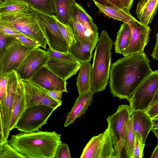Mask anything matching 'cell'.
<instances>
[{
    "label": "cell",
    "instance_id": "16",
    "mask_svg": "<svg viewBox=\"0 0 158 158\" xmlns=\"http://www.w3.org/2000/svg\"><path fill=\"white\" fill-rule=\"evenodd\" d=\"M30 80L42 89L68 93L66 81L56 75L45 66L38 71Z\"/></svg>",
    "mask_w": 158,
    "mask_h": 158
},
{
    "label": "cell",
    "instance_id": "33",
    "mask_svg": "<svg viewBox=\"0 0 158 158\" xmlns=\"http://www.w3.org/2000/svg\"><path fill=\"white\" fill-rule=\"evenodd\" d=\"M18 40L14 36L0 32V53Z\"/></svg>",
    "mask_w": 158,
    "mask_h": 158
},
{
    "label": "cell",
    "instance_id": "26",
    "mask_svg": "<svg viewBox=\"0 0 158 158\" xmlns=\"http://www.w3.org/2000/svg\"><path fill=\"white\" fill-rule=\"evenodd\" d=\"M131 31L127 23H123L120 25L114 43L116 53L122 54L123 51L129 45L131 38Z\"/></svg>",
    "mask_w": 158,
    "mask_h": 158
},
{
    "label": "cell",
    "instance_id": "29",
    "mask_svg": "<svg viewBox=\"0 0 158 158\" xmlns=\"http://www.w3.org/2000/svg\"><path fill=\"white\" fill-rule=\"evenodd\" d=\"M35 9L51 15H55L54 0H23Z\"/></svg>",
    "mask_w": 158,
    "mask_h": 158
},
{
    "label": "cell",
    "instance_id": "34",
    "mask_svg": "<svg viewBox=\"0 0 158 158\" xmlns=\"http://www.w3.org/2000/svg\"><path fill=\"white\" fill-rule=\"evenodd\" d=\"M145 143L135 135L133 158H142L144 156L143 151Z\"/></svg>",
    "mask_w": 158,
    "mask_h": 158
},
{
    "label": "cell",
    "instance_id": "27",
    "mask_svg": "<svg viewBox=\"0 0 158 158\" xmlns=\"http://www.w3.org/2000/svg\"><path fill=\"white\" fill-rule=\"evenodd\" d=\"M30 7L27 3L23 0H5L0 3V16L21 12Z\"/></svg>",
    "mask_w": 158,
    "mask_h": 158
},
{
    "label": "cell",
    "instance_id": "39",
    "mask_svg": "<svg viewBox=\"0 0 158 158\" xmlns=\"http://www.w3.org/2000/svg\"><path fill=\"white\" fill-rule=\"evenodd\" d=\"M42 89L46 94L52 99L57 101H61L63 93L61 91L58 90H49Z\"/></svg>",
    "mask_w": 158,
    "mask_h": 158
},
{
    "label": "cell",
    "instance_id": "17",
    "mask_svg": "<svg viewBox=\"0 0 158 158\" xmlns=\"http://www.w3.org/2000/svg\"><path fill=\"white\" fill-rule=\"evenodd\" d=\"M20 80L15 71L7 74V81L5 105V130L3 141L8 140L10 132V124L12 108Z\"/></svg>",
    "mask_w": 158,
    "mask_h": 158
},
{
    "label": "cell",
    "instance_id": "31",
    "mask_svg": "<svg viewBox=\"0 0 158 158\" xmlns=\"http://www.w3.org/2000/svg\"><path fill=\"white\" fill-rule=\"evenodd\" d=\"M56 19L61 32L69 48L77 42L72 28L69 25L64 24Z\"/></svg>",
    "mask_w": 158,
    "mask_h": 158
},
{
    "label": "cell",
    "instance_id": "4",
    "mask_svg": "<svg viewBox=\"0 0 158 158\" xmlns=\"http://www.w3.org/2000/svg\"><path fill=\"white\" fill-rule=\"evenodd\" d=\"M113 44L107 31L102 30L95 48L92 65L91 89L95 93L103 91L108 84Z\"/></svg>",
    "mask_w": 158,
    "mask_h": 158
},
{
    "label": "cell",
    "instance_id": "12",
    "mask_svg": "<svg viewBox=\"0 0 158 158\" xmlns=\"http://www.w3.org/2000/svg\"><path fill=\"white\" fill-rule=\"evenodd\" d=\"M31 6L45 28L49 48L56 51L69 53V47L61 32L55 15L48 14Z\"/></svg>",
    "mask_w": 158,
    "mask_h": 158
},
{
    "label": "cell",
    "instance_id": "30",
    "mask_svg": "<svg viewBox=\"0 0 158 158\" xmlns=\"http://www.w3.org/2000/svg\"><path fill=\"white\" fill-rule=\"evenodd\" d=\"M25 158L8 142V140L0 142V158Z\"/></svg>",
    "mask_w": 158,
    "mask_h": 158
},
{
    "label": "cell",
    "instance_id": "5",
    "mask_svg": "<svg viewBox=\"0 0 158 158\" xmlns=\"http://www.w3.org/2000/svg\"><path fill=\"white\" fill-rule=\"evenodd\" d=\"M131 116L129 106L122 104L119 105L116 112L106 118L115 158L123 157L127 127Z\"/></svg>",
    "mask_w": 158,
    "mask_h": 158
},
{
    "label": "cell",
    "instance_id": "8",
    "mask_svg": "<svg viewBox=\"0 0 158 158\" xmlns=\"http://www.w3.org/2000/svg\"><path fill=\"white\" fill-rule=\"evenodd\" d=\"M47 51L49 60L45 66L61 78L66 81L79 70L81 63L69 53L56 51L49 48Z\"/></svg>",
    "mask_w": 158,
    "mask_h": 158
},
{
    "label": "cell",
    "instance_id": "2",
    "mask_svg": "<svg viewBox=\"0 0 158 158\" xmlns=\"http://www.w3.org/2000/svg\"><path fill=\"white\" fill-rule=\"evenodd\" d=\"M61 137L54 131L21 132L11 135L8 142L25 158H55Z\"/></svg>",
    "mask_w": 158,
    "mask_h": 158
},
{
    "label": "cell",
    "instance_id": "22",
    "mask_svg": "<svg viewBox=\"0 0 158 158\" xmlns=\"http://www.w3.org/2000/svg\"><path fill=\"white\" fill-rule=\"evenodd\" d=\"M26 108L24 86L20 80L12 108L10 124V131L15 128L18 120Z\"/></svg>",
    "mask_w": 158,
    "mask_h": 158
},
{
    "label": "cell",
    "instance_id": "48",
    "mask_svg": "<svg viewBox=\"0 0 158 158\" xmlns=\"http://www.w3.org/2000/svg\"></svg>",
    "mask_w": 158,
    "mask_h": 158
},
{
    "label": "cell",
    "instance_id": "24",
    "mask_svg": "<svg viewBox=\"0 0 158 158\" xmlns=\"http://www.w3.org/2000/svg\"><path fill=\"white\" fill-rule=\"evenodd\" d=\"M75 0H54L55 14L62 23L69 24L71 20Z\"/></svg>",
    "mask_w": 158,
    "mask_h": 158
},
{
    "label": "cell",
    "instance_id": "13",
    "mask_svg": "<svg viewBox=\"0 0 158 158\" xmlns=\"http://www.w3.org/2000/svg\"><path fill=\"white\" fill-rule=\"evenodd\" d=\"M49 60L47 51L40 47L34 48L27 55L16 71L20 80H30Z\"/></svg>",
    "mask_w": 158,
    "mask_h": 158
},
{
    "label": "cell",
    "instance_id": "3",
    "mask_svg": "<svg viewBox=\"0 0 158 158\" xmlns=\"http://www.w3.org/2000/svg\"><path fill=\"white\" fill-rule=\"evenodd\" d=\"M0 22L32 39L40 47L46 49L48 39L45 28L30 6L22 11L0 16Z\"/></svg>",
    "mask_w": 158,
    "mask_h": 158
},
{
    "label": "cell",
    "instance_id": "36",
    "mask_svg": "<svg viewBox=\"0 0 158 158\" xmlns=\"http://www.w3.org/2000/svg\"><path fill=\"white\" fill-rule=\"evenodd\" d=\"M16 37L23 44L26 46L35 47H40L36 42L22 34L18 35Z\"/></svg>",
    "mask_w": 158,
    "mask_h": 158
},
{
    "label": "cell",
    "instance_id": "1",
    "mask_svg": "<svg viewBox=\"0 0 158 158\" xmlns=\"http://www.w3.org/2000/svg\"><path fill=\"white\" fill-rule=\"evenodd\" d=\"M150 61L143 52L124 56L111 65L109 87L113 96L128 100L152 72Z\"/></svg>",
    "mask_w": 158,
    "mask_h": 158
},
{
    "label": "cell",
    "instance_id": "25",
    "mask_svg": "<svg viewBox=\"0 0 158 158\" xmlns=\"http://www.w3.org/2000/svg\"><path fill=\"white\" fill-rule=\"evenodd\" d=\"M92 71L90 62L81 64L77 78L76 85L79 94L91 89Z\"/></svg>",
    "mask_w": 158,
    "mask_h": 158
},
{
    "label": "cell",
    "instance_id": "45",
    "mask_svg": "<svg viewBox=\"0 0 158 158\" xmlns=\"http://www.w3.org/2000/svg\"><path fill=\"white\" fill-rule=\"evenodd\" d=\"M152 119L153 127H158V117Z\"/></svg>",
    "mask_w": 158,
    "mask_h": 158
},
{
    "label": "cell",
    "instance_id": "42",
    "mask_svg": "<svg viewBox=\"0 0 158 158\" xmlns=\"http://www.w3.org/2000/svg\"><path fill=\"white\" fill-rule=\"evenodd\" d=\"M151 56L154 60H158V33L156 35V43Z\"/></svg>",
    "mask_w": 158,
    "mask_h": 158
},
{
    "label": "cell",
    "instance_id": "9",
    "mask_svg": "<svg viewBox=\"0 0 158 158\" xmlns=\"http://www.w3.org/2000/svg\"><path fill=\"white\" fill-rule=\"evenodd\" d=\"M69 25L77 42L87 40L99 35L98 27L91 16L77 2L74 6Z\"/></svg>",
    "mask_w": 158,
    "mask_h": 158
},
{
    "label": "cell",
    "instance_id": "23",
    "mask_svg": "<svg viewBox=\"0 0 158 158\" xmlns=\"http://www.w3.org/2000/svg\"><path fill=\"white\" fill-rule=\"evenodd\" d=\"M94 3L100 12L109 18L127 23L136 20L131 15L128 9L108 6L100 5L96 2Z\"/></svg>",
    "mask_w": 158,
    "mask_h": 158
},
{
    "label": "cell",
    "instance_id": "32",
    "mask_svg": "<svg viewBox=\"0 0 158 158\" xmlns=\"http://www.w3.org/2000/svg\"><path fill=\"white\" fill-rule=\"evenodd\" d=\"M0 76V115L1 118H4L5 116V101L6 95L7 74Z\"/></svg>",
    "mask_w": 158,
    "mask_h": 158
},
{
    "label": "cell",
    "instance_id": "21",
    "mask_svg": "<svg viewBox=\"0 0 158 158\" xmlns=\"http://www.w3.org/2000/svg\"><path fill=\"white\" fill-rule=\"evenodd\" d=\"M158 8V0H140L137 6L135 13L142 24L147 26L151 23Z\"/></svg>",
    "mask_w": 158,
    "mask_h": 158
},
{
    "label": "cell",
    "instance_id": "38",
    "mask_svg": "<svg viewBox=\"0 0 158 158\" xmlns=\"http://www.w3.org/2000/svg\"><path fill=\"white\" fill-rule=\"evenodd\" d=\"M100 5L116 7L121 8L118 0H91Z\"/></svg>",
    "mask_w": 158,
    "mask_h": 158
},
{
    "label": "cell",
    "instance_id": "7",
    "mask_svg": "<svg viewBox=\"0 0 158 158\" xmlns=\"http://www.w3.org/2000/svg\"><path fill=\"white\" fill-rule=\"evenodd\" d=\"M158 88V70L153 71L141 83L128 100L130 114L137 110L146 111Z\"/></svg>",
    "mask_w": 158,
    "mask_h": 158
},
{
    "label": "cell",
    "instance_id": "47",
    "mask_svg": "<svg viewBox=\"0 0 158 158\" xmlns=\"http://www.w3.org/2000/svg\"><path fill=\"white\" fill-rule=\"evenodd\" d=\"M5 0H0V3L4 1Z\"/></svg>",
    "mask_w": 158,
    "mask_h": 158
},
{
    "label": "cell",
    "instance_id": "18",
    "mask_svg": "<svg viewBox=\"0 0 158 158\" xmlns=\"http://www.w3.org/2000/svg\"><path fill=\"white\" fill-rule=\"evenodd\" d=\"M99 40L98 35L87 40L77 42L69 48V53L81 64L90 62Z\"/></svg>",
    "mask_w": 158,
    "mask_h": 158
},
{
    "label": "cell",
    "instance_id": "35",
    "mask_svg": "<svg viewBox=\"0 0 158 158\" xmlns=\"http://www.w3.org/2000/svg\"><path fill=\"white\" fill-rule=\"evenodd\" d=\"M71 155L68 145L61 143L57 147L56 151L55 158H70Z\"/></svg>",
    "mask_w": 158,
    "mask_h": 158
},
{
    "label": "cell",
    "instance_id": "20",
    "mask_svg": "<svg viewBox=\"0 0 158 158\" xmlns=\"http://www.w3.org/2000/svg\"><path fill=\"white\" fill-rule=\"evenodd\" d=\"M131 116L135 135L145 143L149 132L153 128L152 118L146 111L143 110L134 111Z\"/></svg>",
    "mask_w": 158,
    "mask_h": 158
},
{
    "label": "cell",
    "instance_id": "41",
    "mask_svg": "<svg viewBox=\"0 0 158 158\" xmlns=\"http://www.w3.org/2000/svg\"><path fill=\"white\" fill-rule=\"evenodd\" d=\"M120 7L130 10L131 8L134 0H118Z\"/></svg>",
    "mask_w": 158,
    "mask_h": 158
},
{
    "label": "cell",
    "instance_id": "10",
    "mask_svg": "<svg viewBox=\"0 0 158 158\" xmlns=\"http://www.w3.org/2000/svg\"><path fill=\"white\" fill-rule=\"evenodd\" d=\"M81 158H115L112 137L107 127L102 133L93 136L84 148Z\"/></svg>",
    "mask_w": 158,
    "mask_h": 158
},
{
    "label": "cell",
    "instance_id": "6",
    "mask_svg": "<svg viewBox=\"0 0 158 158\" xmlns=\"http://www.w3.org/2000/svg\"><path fill=\"white\" fill-rule=\"evenodd\" d=\"M56 109L45 105L27 107L18 120L15 128L25 133L38 131Z\"/></svg>",
    "mask_w": 158,
    "mask_h": 158
},
{
    "label": "cell",
    "instance_id": "11",
    "mask_svg": "<svg viewBox=\"0 0 158 158\" xmlns=\"http://www.w3.org/2000/svg\"><path fill=\"white\" fill-rule=\"evenodd\" d=\"M36 48L26 46L19 40L14 43L0 53V75L16 71L27 55Z\"/></svg>",
    "mask_w": 158,
    "mask_h": 158
},
{
    "label": "cell",
    "instance_id": "37",
    "mask_svg": "<svg viewBox=\"0 0 158 158\" xmlns=\"http://www.w3.org/2000/svg\"><path fill=\"white\" fill-rule=\"evenodd\" d=\"M0 32L4 34L13 35L15 37L22 34L19 31L2 23L0 22Z\"/></svg>",
    "mask_w": 158,
    "mask_h": 158
},
{
    "label": "cell",
    "instance_id": "28",
    "mask_svg": "<svg viewBox=\"0 0 158 158\" xmlns=\"http://www.w3.org/2000/svg\"><path fill=\"white\" fill-rule=\"evenodd\" d=\"M135 139V134L133 127V119L131 116L127 127L124 151L126 157L133 158Z\"/></svg>",
    "mask_w": 158,
    "mask_h": 158
},
{
    "label": "cell",
    "instance_id": "43",
    "mask_svg": "<svg viewBox=\"0 0 158 158\" xmlns=\"http://www.w3.org/2000/svg\"><path fill=\"white\" fill-rule=\"evenodd\" d=\"M150 158H158V142Z\"/></svg>",
    "mask_w": 158,
    "mask_h": 158
},
{
    "label": "cell",
    "instance_id": "44",
    "mask_svg": "<svg viewBox=\"0 0 158 158\" xmlns=\"http://www.w3.org/2000/svg\"><path fill=\"white\" fill-rule=\"evenodd\" d=\"M158 102V88L157 89V90L156 92V94L152 101L151 102L150 107L151 106L156 103Z\"/></svg>",
    "mask_w": 158,
    "mask_h": 158
},
{
    "label": "cell",
    "instance_id": "40",
    "mask_svg": "<svg viewBox=\"0 0 158 158\" xmlns=\"http://www.w3.org/2000/svg\"><path fill=\"white\" fill-rule=\"evenodd\" d=\"M146 111L152 119L158 117V102L150 107Z\"/></svg>",
    "mask_w": 158,
    "mask_h": 158
},
{
    "label": "cell",
    "instance_id": "19",
    "mask_svg": "<svg viewBox=\"0 0 158 158\" xmlns=\"http://www.w3.org/2000/svg\"><path fill=\"white\" fill-rule=\"evenodd\" d=\"M94 93L90 89L87 92L79 94L71 110L67 115L64 127L73 124L77 118L85 113L91 105Z\"/></svg>",
    "mask_w": 158,
    "mask_h": 158
},
{
    "label": "cell",
    "instance_id": "14",
    "mask_svg": "<svg viewBox=\"0 0 158 158\" xmlns=\"http://www.w3.org/2000/svg\"><path fill=\"white\" fill-rule=\"evenodd\" d=\"M128 23L131 28V36L129 45L122 52L124 56L144 52L149 40L151 30L149 26L145 25L137 20Z\"/></svg>",
    "mask_w": 158,
    "mask_h": 158
},
{
    "label": "cell",
    "instance_id": "46",
    "mask_svg": "<svg viewBox=\"0 0 158 158\" xmlns=\"http://www.w3.org/2000/svg\"><path fill=\"white\" fill-rule=\"evenodd\" d=\"M152 131L153 133L158 139V127H153Z\"/></svg>",
    "mask_w": 158,
    "mask_h": 158
},
{
    "label": "cell",
    "instance_id": "15",
    "mask_svg": "<svg viewBox=\"0 0 158 158\" xmlns=\"http://www.w3.org/2000/svg\"><path fill=\"white\" fill-rule=\"evenodd\" d=\"M24 88L26 108L37 105H44L56 109L61 106L62 102L56 100L44 92L43 89L30 80H20Z\"/></svg>",
    "mask_w": 158,
    "mask_h": 158
}]
</instances>
